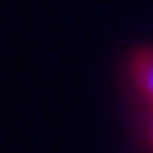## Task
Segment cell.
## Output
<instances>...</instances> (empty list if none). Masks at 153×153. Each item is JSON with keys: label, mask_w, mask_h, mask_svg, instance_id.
I'll list each match as a JSON object with an SVG mask.
<instances>
[{"label": "cell", "mask_w": 153, "mask_h": 153, "mask_svg": "<svg viewBox=\"0 0 153 153\" xmlns=\"http://www.w3.org/2000/svg\"><path fill=\"white\" fill-rule=\"evenodd\" d=\"M134 78H137V88L144 91V97L153 103V50H141L134 56Z\"/></svg>", "instance_id": "1"}]
</instances>
